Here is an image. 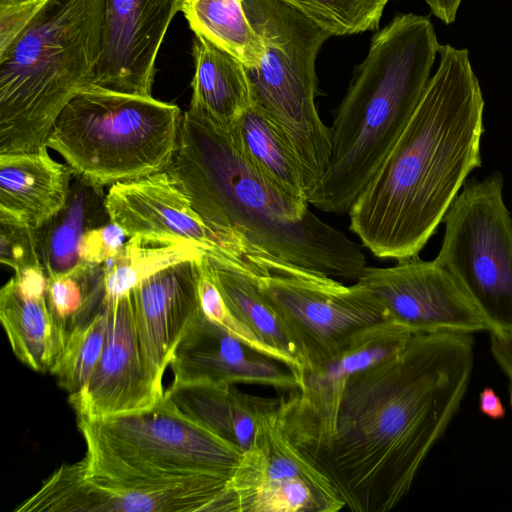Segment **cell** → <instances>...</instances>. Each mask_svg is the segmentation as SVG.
Instances as JSON below:
<instances>
[{"label": "cell", "instance_id": "cell-24", "mask_svg": "<svg viewBox=\"0 0 512 512\" xmlns=\"http://www.w3.org/2000/svg\"><path fill=\"white\" fill-rule=\"evenodd\" d=\"M195 72L189 109L229 130L252 105L246 67L208 40L195 36Z\"/></svg>", "mask_w": 512, "mask_h": 512}, {"label": "cell", "instance_id": "cell-31", "mask_svg": "<svg viewBox=\"0 0 512 512\" xmlns=\"http://www.w3.org/2000/svg\"><path fill=\"white\" fill-rule=\"evenodd\" d=\"M308 16L331 36L375 31L389 0H281Z\"/></svg>", "mask_w": 512, "mask_h": 512}, {"label": "cell", "instance_id": "cell-4", "mask_svg": "<svg viewBox=\"0 0 512 512\" xmlns=\"http://www.w3.org/2000/svg\"><path fill=\"white\" fill-rule=\"evenodd\" d=\"M440 44L429 18L399 14L376 32L334 111L328 169L310 205L345 214L418 106Z\"/></svg>", "mask_w": 512, "mask_h": 512}, {"label": "cell", "instance_id": "cell-23", "mask_svg": "<svg viewBox=\"0 0 512 512\" xmlns=\"http://www.w3.org/2000/svg\"><path fill=\"white\" fill-rule=\"evenodd\" d=\"M103 188L73 174L65 206L37 228L40 259L47 278L75 270L82 263L78 254L82 236L111 221Z\"/></svg>", "mask_w": 512, "mask_h": 512}, {"label": "cell", "instance_id": "cell-28", "mask_svg": "<svg viewBox=\"0 0 512 512\" xmlns=\"http://www.w3.org/2000/svg\"><path fill=\"white\" fill-rule=\"evenodd\" d=\"M205 253L190 243L130 237L120 252L103 265L105 298L126 294L158 271L182 261L199 259Z\"/></svg>", "mask_w": 512, "mask_h": 512}, {"label": "cell", "instance_id": "cell-30", "mask_svg": "<svg viewBox=\"0 0 512 512\" xmlns=\"http://www.w3.org/2000/svg\"><path fill=\"white\" fill-rule=\"evenodd\" d=\"M107 331L106 301L87 320L76 325L56 359L50 374L68 394L77 392L92 374L103 350Z\"/></svg>", "mask_w": 512, "mask_h": 512}, {"label": "cell", "instance_id": "cell-18", "mask_svg": "<svg viewBox=\"0 0 512 512\" xmlns=\"http://www.w3.org/2000/svg\"><path fill=\"white\" fill-rule=\"evenodd\" d=\"M202 257L168 266L130 291L143 360L161 385L176 346L201 313Z\"/></svg>", "mask_w": 512, "mask_h": 512}, {"label": "cell", "instance_id": "cell-20", "mask_svg": "<svg viewBox=\"0 0 512 512\" xmlns=\"http://www.w3.org/2000/svg\"><path fill=\"white\" fill-rule=\"evenodd\" d=\"M43 268L17 272L0 290V321L14 355L36 372H50L67 334L48 305Z\"/></svg>", "mask_w": 512, "mask_h": 512}, {"label": "cell", "instance_id": "cell-14", "mask_svg": "<svg viewBox=\"0 0 512 512\" xmlns=\"http://www.w3.org/2000/svg\"><path fill=\"white\" fill-rule=\"evenodd\" d=\"M357 281L384 304L389 318L413 333L490 332L469 294L436 259L418 256L390 267H365Z\"/></svg>", "mask_w": 512, "mask_h": 512}, {"label": "cell", "instance_id": "cell-32", "mask_svg": "<svg viewBox=\"0 0 512 512\" xmlns=\"http://www.w3.org/2000/svg\"><path fill=\"white\" fill-rule=\"evenodd\" d=\"M204 255L202 257L201 275L199 281V300L203 315L208 320L238 339L251 350L286 366L297 380L302 372L301 366H299L290 357L278 352L263 342L229 309L215 281L212 278Z\"/></svg>", "mask_w": 512, "mask_h": 512}, {"label": "cell", "instance_id": "cell-8", "mask_svg": "<svg viewBox=\"0 0 512 512\" xmlns=\"http://www.w3.org/2000/svg\"><path fill=\"white\" fill-rule=\"evenodd\" d=\"M243 5L265 46L259 65L246 68L252 104L290 145L309 199L331 157V130L321 120L315 103V61L331 34L281 0H244Z\"/></svg>", "mask_w": 512, "mask_h": 512}, {"label": "cell", "instance_id": "cell-11", "mask_svg": "<svg viewBox=\"0 0 512 512\" xmlns=\"http://www.w3.org/2000/svg\"><path fill=\"white\" fill-rule=\"evenodd\" d=\"M413 334L386 320L357 333L330 361L304 365L297 391L281 398L280 420L288 438L313 464L330 446L349 377L402 350Z\"/></svg>", "mask_w": 512, "mask_h": 512}, {"label": "cell", "instance_id": "cell-12", "mask_svg": "<svg viewBox=\"0 0 512 512\" xmlns=\"http://www.w3.org/2000/svg\"><path fill=\"white\" fill-rule=\"evenodd\" d=\"M229 486L238 512H337L346 506L329 478L284 432L280 405L259 418L255 442Z\"/></svg>", "mask_w": 512, "mask_h": 512}, {"label": "cell", "instance_id": "cell-34", "mask_svg": "<svg viewBox=\"0 0 512 512\" xmlns=\"http://www.w3.org/2000/svg\"><path fill=\"white\" fill-rule=\"evenodd\" d=\"M125 236L124 230L112 221L90 229L79 244L80 260L91 265H104L120 252Z\"/></svg>", "mask_w": 512, "mask_h": 512}, {"label": "cell", "instance_id": "cell-25", "mask_svg": "<svg viewBox=\"0 0 512 512\" xmlns=\"http://www.w3.org/2000/svg\"><path fill=\"white\" fill-rule=\"evenodd\" d=\"M210 270L232 313L263 342L293 359L302 370L304 359L283 323L259 291L244 260L205 253Z\"/></svg>", "mask_w": 512, "mask_h": 512}, {"label": "cell", "instance_id": "cell-5", "mask_svg": "<svg viewBox=\"0 0 512 512\" xmlns=\"http://www.w3.org/2000/svg\"><path fill=\"white\" fill-rule=\"evenodd\" d=\"M104 0H45L0 48V154L37 151L66 104L93 84Z\"/></svg>", "mask_w": 512, "mask_h": 512}, {"label": "cell", "instance_id": "cell-33", "mask_svg": "<svg viewBox=\"0 0 512 512\" xmlns=\"http://www.w3.org/2000/svg\"><path fill=\"white\" fill-rule=\"evenodd\" d=\"M0 261L15 273L43 268L38 241V229L5 217H0Z\"/></svg>", "mask_w": 512, "mask_h": 512}, {"label": "cell", "instance_id": "cell-21", "mask_svg": "<svg viewBox=\"0 0 512 512\" xmlns=\"http://www.w3.org/2000/svg\"><path fill=\"white\" fill-rule=\"evenodd\" d=\"M47 148L0 154V217L39 228L65 206L73 172Z\"/></svg>", "mask_w": 512, "mask_h": 512}, {"label": "cell", "instance_id": "cell-26", "mask_svg": "<svg viewBox=\"0 0 512 512\" xmlns=\"http://www.w3.org/2000/svg\"><path fill=\"white\" fill-rule=\"evenodd\" d=\"M239 151L261 173L293 196L308 201L300 164L280 131L254 104L227 130Z\"/></svg>", "mask_w": 512, "mask_h": 512}, {"label": "cell", "instance_id": "cell-1", "mask_svg": "<svg viewBox=\"0 0 512 512\" xmlns=\"http://www.w3.org/2000/svg\"><path fill=\"white\" fill-rule=\"evenodd\" d=\"M473 334L414 333L352 374L329 448L314 463L354 512H387L409 492L466 395Z\"/></svg>", "mask_w": 512, "mask_h": 512}, {"label": "cell", "instance_id": "cell-3", "mask_svg": "<svg viewBox=\"0 0 512 512\" xmlns=\"http://www.w3.org/2000/svg\"><path fill=\"white\" fill-rule=\"evenodd\" d=\"M222 247L242 259L264 252L304 269L356 280L366 267L359 245L322 221L309 202L261 173L229 132L188 109L166 169Z\"/></svg>", "mask_w": 512, "mask_h": 512}, {"label": "cell", "instance_id": "cell-2", "mask_svg": "<svg viewBox=\"0 0 512 512\" xmlns=\"http://www.w3.org/2000/svg\"><path fill=\"white\" fill-rule=\"evenodd\" d=\"M438 53L409 122L348 211L350 230L378 258L418 256L482 165L484 100L468 51Z\"/></svg>", "mask_w": 512, "mask_h": 512}, {"label": "cell", "instance_id": "cell-35", "mask_svg": "<svg viewBox=\"0 0 512 512\" xmlns=\"http://www.w3.org/2000/svg\"><path fill=\"white\" fill-rule=\"evenodd\" d=\"M489 333L491 354L512 386V332L492 331Z\"/></svg>", "mask_w": 512, "mask_h": 512}, {"label": "cell", "instance_id": "cell-16", "mask_svg": "<svg viewBox=\"0 0 512 512\" xmlns=\"http://www.w3.org/2000/svg\"><path fill=\"white\" fill-rule=\"evenodd\" d=\"M182 0H104L101 50L93 84L152 96L155 62Z\"/></svg>", "mask_w": 512, "mask_h": 512}, {"label": "cell", "instance_id": "cell-27", "mask_svg": "<svg viewBox=\"0 0 512 512\" xmlns=\"http://www.w3.org/2000/svg\"><path fill=\"white\" fill-rule=\"evenodd\" d=\"M244 0H182L180 11L195 36L204 38L239 60L257 67L265 53L260 35L250 23Z\"/></svg>", "mask_w": 512, "mask_h": 512}, {"label": "cell", "instance_id": "cell-13", "mask_svg": "<svg viewBox=\"0 0 512 512\" xmlns=\"http://www.w3.org/2000/svg\"><path fill=\"white\" fill-rule=\"evenodd\" d=\"M230 480L131 489L90 475L81 460L60 465L15 512H231Z\"/></svg>", "mask_w": 512, "mask_h": 512}, {"label": "cell", "instance_id": "cell-37", "mask_svg": "<svg viewBox=\"0 0 512 512\" xmlns=\"http://www.w3.org/2000/svg\"><path fill=\"white\" fill-rule=\"evenodd\" d=\"M462 0H426L431 12L444 24H451L457 14L458 7Z\"/></svg>", "mask_w": 512, "mask_h": 512}, {"label": "cell", "instance_id": "cell-22", "mask_svg": "<svg viewBox=\"0 0 512 512\" xmlns=\"http://www.w3.org/2000/svg\"><path fill=\"white\" fill-rule=\"evenodd\" d=\"M164 396L183 414L204 425L243 453L255 442L257 422L281 399L243 393L233 384L173 385Z\"/></svg>", "mask_w": 512, "mask_h": 512}, {"label": "cell", "instance_id": "cell-29", "mask_svg": "<svg viewBox=\"0 0 512 512\" xmlns=\"http://www.w3.org/2000/svg\"><path fill=\"white\" fill-rule=\"evenodd\" d=\"M46 296L52 314L68 336L104 303L103 265L82 262L72 272L47 278Z\"/></svg>", "mask_w": 512, "mask_h": 512}, {"label": "cell", "instance_id": "cell-19", "mask_svg": "<svg viewBox=\"0 0 512 512\" xmlns=\"http://www.w3.org/2000/svg\"><path fill=\"white\" fill-rule=\"evenodd\" d=\"M276 362L248 348L201 311L176 346L169 366L173 385L249 383L297 389L291 371Z\"/></svg>", "mask_w": 512, "mask_h": 512}, {"label": "cell", "instance_id": "cell-39", "mask_svg": "<svg viewBox=\"0 0 512 512\" xmlns=\"http://www.w3.org/2000/svg\"><path fill=\"white\" fill-rule=\"evenodd\" d=\"M509 402H510V406L512 408V386H511V390H510Z\"/></svg>", "mask_w": 512, "mask_h": 512}, {"label": "cell", "instance_id": "cell-15", "mask_svg": "<svg viewBox=\"0 0 512 512\" xmlns=\"http://www.w3.org/2000/svg\"><path fill=\"white\" fill-rule=\"evenodd\" d=\"M107 331L87 382L69 395L77 419L101 420L156 406L164 389L148 371L140 349L131 293L106 299Z\"/></svg>", "mask_w": 512, "mask_h": 512}, {"label": "cell", "instance_id": "cell-38", "mask_svg": "<svg viewBox=\"0 0 512 512\" xmlns=\"http://www.w3.org/2000/svg\"><path fill=\"white\" fill-rule=\"evenodd\" d=\"M23 0H0V4H9V3H15Z\"/></svg>", "mask_w": 512, "mask_h": 512}, {"label": "cell", "instance_id": "cell-10", "mask_svg": "<svg viewBox=\"0 0 512 512\" xmlns=\"http://www.w3.org/2000/svg\"><path fill=\"white\" fill-rule=\"evenodd\" d=\"M448 209L435 258L449 270L492 331L512 332V216L503 199V177L472 178Z\"/></svg>", "mask_w": 512, "mask_h": 512}, {"label": "cell", "instance_id": "cell-17", "mask_svg": "<svg viewBox=\"0 0 512 512\" xmlns=\"http://www.w3.org/2000/svg\"><path fill=\"white\" fill-rule=\"evenodd\" d=\"M105 204L126 236L190 243L206 253L240 259L222 247L166 170L111 185Z\"/></svg>", "mask_w": 512, "mask_h": 512}, {"label": "cell", "instance_id": "cell-6", "mask_svg": "<svg viewBox=\"0 0 512 512\" xmlns=\"http://www.w3.org/2000/svg\"><path fill=\"white\" fill-rule=\"evenodd\" d=\"M180 108L152 96L89 85L57 117L46 146L99 186L165 171L177 149Z\"/></svg>", "mask_w": 512, "mask_h": 512}, {"label": "cell", "instance_id": "cell-9", "mask_svg": "<svg viewBox=\"0 0 512 512\" xmlns=\"http://www.w3.org/2000/svg\"><path fill=\"white\" fill-rule=\"evenodd\" d=\"M243 259L305 365L330 361L357 333L390 320L382 301L359 281L346 286L264 252Z\"/></svg>", "mask_w": 512, "mask_h": 512}, {"label": "cell", "instance_id": "cell-7", "mask_svg": "<svg viewBox=\"0 0 512 512\" xmlns=\"http://www.w3.org/2000/svg\"><path fill=\"white\" fill-rule=\"evenodd\" d=\"M87 472L131 489L231 479L243 452L183 414L165 396L153 408L101 420L77 419Z\"/></svg>", "mask_w": 512, "mask_h": 512}, {"label": "cell", "instance_id": "cell-36", "mask_svg": "<svg viewBox=\"0 0 512 512\" xmlns=\"http://www.w3.org/2000/svg\"><path fill=\"white\" fill-rule=\"evenodd\" d=\"M479 410L492 420H500L506 416V408L502 400L491 387H485L480 392Z\"/></svg>", "mask_w": 512, "mask_h": 512}]
</instances>
